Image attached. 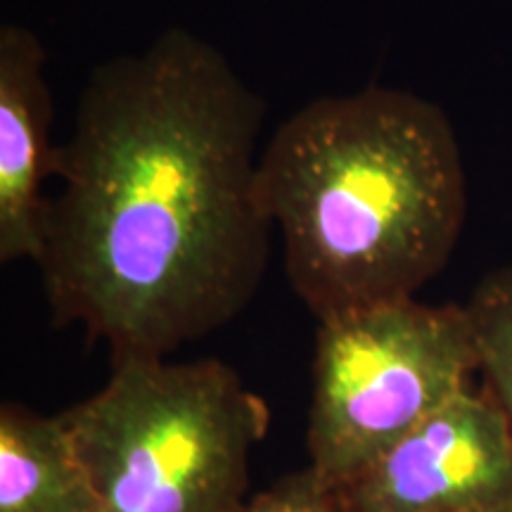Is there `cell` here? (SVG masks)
<instances>
[{"label":"cell","instance_id":"30bf717a","mask_svg":"<svg viewBox=\"0 0 512 512\" xmlns=\"http://www.w3.org/2000/svg\"><path fill=\"white\" fill-rule=\"evenodd\" d=\"M486 512H512V508H503V510H486Z\"/></svg>","mask_w":512,"mask_h":512},{"label":"cell","instance_id":"5b68a950","mask_svg":"<svg viewBox=\"0 0 512 512\" xmlns=\"http://www.w3.org/2000/svg\"><path fill=\"white\" fill-rule=\"evenodd\" d=\"M347 512L512 508V430L484 389L467 387L337 486Z\"/></svg>","mask_w":512,"mask_h":512},{"label":"cell","instance_id":"6da1fadb","mask_svg":"<svg viewBox=\"0 0 512 512\" xmlns=\"http://www.w3.org/2000/svg\"><path fill=\"white\" fill-rule=\"evenodd\" d=\"M264 112L181 27L93 69L57 145L36 261L57 325H81L114 361L166 358L252 302L273 228L254 157Z\"/></svg>","mask_w":512,"mask_h":512},{"label":"cell","instance_id":"7a4b0ae2","mask_svg":"<svg viewBox=\"0 0 512 512\" xmlns=\"http://www.w3.org/2000/svg\"><path fill=\"white\" fill-rule=\"evenodd\" d=\"M259 197L285 242L294 294L316 320L413 299L444 271L467 219L451 119L399 88L323 95L259 157Z\"/></svg>","mask_w":512,"mask_h":512},{"label":"cell","instance_id":"52a82bcc","mask_svg":"<svg viewBox=\"0 0 512 512\" xmlns=\"http://www.w3.org/2000/svg\"><path fill=\"white\" fill-rule=\"evenodd\" d=\"M0 512H102L64 413L0 408Z\"/></svg>","mask_w":512,"mask_h":512},{"label":"cell","instance_id":"3957f363","mask_svg":"<svg viewBox=\"0 0 512 512\" xmlns=\"http://www.w3.org/2000/svg\"><path fill=\"white\" fill-rule=\"evenodd\" d=\"M102 512H233L268 408L219 358H121L64 411Z\"/></svg>","mask_w":512,"mask_h":512},{"label":"cell","instance_id":"277c9868","mask_svg":"<svg viewBox=\"0 0 512 512\" xmlns=\"http://www.w3.org/2000/svg\"><path fill=\"white\" fill-rule=\"evenodd\" d=\"M475 375L465 304L413 297L318 320L309 467L335 489L347 484Z\"/></svg>","mask_w":512,"mask_h":512},{"label":"cell","instance_id":"ba28073f","mask_svg":"<svg viewBox=\"0 0 512 512\" xmlns=\"http://www.w3.org/2000/svg\"><path fill=\"white\" fill-rule=\"evenodd\" d=\"M465 311L482 389L498 403L512 430V264L486 275L465 302Z\"/></svg>","mask_w":512,"mask_h":512},{"label":"cell","instance_id":"8992f818","mask_svg":"<svg viewBox=\"0 0 512 512\" xmlns=\"http://www.w3.org/2000/svg\"><path fill=\"white\" fill-rule=\"evenodd\" d=\"M46 48L22 24L0 27V261H38L57 147L50 145L53 93Z\"/></svg>","mask_w":512,"mask_h":512},{"label":"cell","instance_id":"9c48e42d","mask_svg":"<svg viewBox=\"0 0 512 512\" xmlns=\"http://www.w3.org/2000/svg\"><path fill=\"white\" fill-rule=\"evenodd\" d=\"M233 512H347V508L335 486L323 482L306 465L259 494L247 496Z\"/></svg>","mask_w":512,"mask_h":512}]
</instances>
